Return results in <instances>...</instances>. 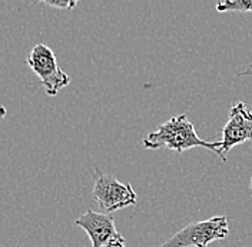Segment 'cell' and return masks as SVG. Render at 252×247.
<instances>
[{
    "mask_svg": "<svg viewBox=\"0 0 252 247\" xmlns=\"http://www.w3.org/2000/svg\"><path fill=\"white\" fill-rule=\"evenodd\" d=\"M145 149H169L175 152H185L193 147H205L220 156L222 162H226V157L222 153V141H206L201 139L195 130V126L189 122L187 114H179L171 117L168 122L159 126L157 132L149 133L143 139Z\"/></svg>",
    "mask_w": 252,
    "mask_h": 247,
    "instance_id": "6da1fadb",
    "label": "cell"
},
{
    "mask_svg": "<svg viewBox=\"0 0 252 247\" xmlns=\"http://www.w3.org/2000/svg\"><path fill=\"white\" fill-rule=\"evenodd\" d=\"M228 233V219L225 216H215L185 226L159 247H208L209 243L215 240L225 239Z\"/></svg>",
    "mask_w": 252,
    "mask_h": 247,
    "instance_id": "7a4b0ae2",
    "label": "cell"
},
{
    "mask_svg": "<svg viewBox=\"0 0 252 247\" xmlns=\"http://www.w3.org/2000/svg\"><path fill=\"white\" fill-rule=\"evenodd\" d=\"M97 206L110 215L119 209L136 204L138 196L129 183H122L116 177L106 174L99 169L94 170V183L92 190Z\"/></svg>",
    "mask_w": 252,
    "mask_h": 247,
    "instance_id": "3957f363",
    "label": "cell"
},
{
    "mask_svg": "<svg viewBox=\"0 0 252 247\" xmlns=\"http://www.w3.org/2000/svg\"><path fill=\"white\" fill-rule=\"evenodd\" d=\"M26 63L32 72L40 79V83L43 84L47 96H56L61 89L70 83V76L61 69L55 52L46 45L39 43L33 47Z\"/></svg>",
    "mask_w": 252,
    "mask_h": 247,
    "instance_id": "277c9868",
    "label": "cell"
},
{
    "mask_svg": "<svg viewBox=\"0 0 252 247\" xmlns=\"http://www.w3.org/2000/svg\"><path fill=\"white\" fill-rule=\"evenodd\" d=\"M75 224L88 233L92 247H126L125 239L116 230L113 217L88 209Z\"/></svg>",
    "mask_w": 252,
    "mask_h": 247,
    "instance_id": "5b68a950",
    "label": "cell"
},
{
    "mask_svg": "<svg viewBox=\"0 0 252 247\" xmlns=\"http://www.w3.org/2000/svg\"><path fill=\"white\" fill-rule=\"evenodd\" d=\"M252 140V111L242 102H236L229 110V119L222 130V153L234 146Z\"/></svg>",
    "mask_w": 252,
    "mask_h": 247,
    "instance_id": "8992f818",
    "label": "cell"
},
{
    "mask_svg": "<svg viewBox=\"0 0 252 247\" xmlns=\"http://www.w3.org/2000/svg\"><path fill=\"white\" fill-rule=\"evenodd\" d=\"M220 13L225 12H239V13H252V0H225L217 4Z\"/></svg>",
    "mask_w": 252,
    "mask_h": 247,
    "instance_id": "52a82bcc",
    "label": "cell"
},
{
    "mask_svg": "<svg viewBox=\"0 0 252 247\" xmlns=\"http://www.w3.org/2000/svg\"><path fill=\"white\" fill-rule=\"evenodd\" d=\"M45 4L52 6V7H56V9H69V10H72V9H75V7L78 6V1H75V0H72V1H62V0L53 1V0H45Z\"/></svg>",
    "mask_w": 252,
    "mask_h": 247,
    "instance_id": "ba28073f",
    "label": "cell"
},
{
    "mask_svg": "<svg viewBox=\"0 0 252 247\" xmlns=\"http://www.w3.org/2000/svg\"><path fill=\"white\" fill-rule=\"evenodd\" d=\"M239 76H252V63L248 66V69H245L242 73H239Z\"/></svg>",
    "mask_w": 252,
    "mask_h": 247,
    "instance_id": "9c48e42d",
    "label": "cell"
},
{
    "mask_svg": "<svg viewBox=\"0 0 252 247\" xmlns=\"http://www.w3.org/2000/svg\"><path fill=\"white\" fill-rule=\"evenodd\" d=\"M251 189H252V177H251Z\"/></svg>",
    "mask_w": 252,
    "mask_h": 247,
    "instance_id": "30bf717a",
    "label": "cell"
}]
</instances>
